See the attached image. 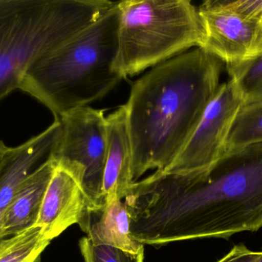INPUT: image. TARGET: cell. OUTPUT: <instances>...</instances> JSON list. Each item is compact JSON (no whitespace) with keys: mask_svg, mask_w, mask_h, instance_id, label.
Listing matches in <instances>:
<instances>
[{"mask_svg":"<svg viewBox=\"0 0 262 262\" xmlns=\"http://www.w3.org/2000/svg\"><path fill=\"white\" fill-rule=\"evenodd\" d=\"M124 204L140 244L229 238L262 227V143L226 151L186 175L156 171L131 186Z\"/></svg>","mask_w":262,"mask_h":262,"instance_id":"obj_1","label":"cell"},{"mask_svg":"<svg viewBox=\"0 0 262 262\" xmlns=\"http://www.w3.org/2000/svg\"><path fill=\"white\" fill-rule=\"evenodd\" d=\"M223 62L201 48L154 66L132 85L124 105L134 182L163 172L180 153L220 86Z\"/></svg>","mask_w":262,"mask_h":262,"instance_id":"obj_2","label":"cell"},{"mask_svg":"<svg viewBox=\"0 0 262 262\" xmlns=\"http://www.w3.org/2000/svg\"><path fill=\"white\" fill-rule=\"evenodd\" d=\"M118 3L95 23L38 58L20 89L59 118L107 95L123 77L114 69L118 53Z\"/></svg>","mask_w":262,"mask_h":262,"instance_id":"obj_3","label":"cell"},{"mask_svg":"<svg viewBox=\"0 0 262 262\" xmlns=\"http://www.w3.org/2000/svg\"><path fill=\"white\" fill-rule=\"evenodd\" d=\"M108 0H0V100L38 58L101 18Z\"/></svg>","mask_w":262,"mask_h":262,"instance_id":"obj_4","label":"cell"},{"mask_svg":"<svg viewBox=\"0 0 262 262\" xmlns=\"http://www.w3.org/2000/svg\"><path fill=\"white\" fill-rule=\"evenodd\" d=\"M118 7L114 69L124 78L203 44L198 9L189 0H125Z\"/></svg>","mask_w":262,"mask_h":262,"instance_id":"obj_5","label":"cell"},{"mask_svg":"<svg viewBox=\"0 0 262 262\" xmlns=\"http://www.w3.org/2000/svg\"><path fill=\"white\" fill-rule=\"evenodd\" d=\"M58 119L61 129L52 161L79 180L89 201L88 209H99L104 205L102 185L107 130L104 110L83 106Z\"/></svg>","mask_w":262,"mask_h":262,"instance_id":"obj_6","label":"cell"},{"mask_svg":"<svg viewBox=\"0 0 262 262\" xmlns=\"http://www.w3.org/2000/svg\"><path fill=\"white\" fill-rule=\"evenodd\" d=\"M243 105V96L233 81L220 85L192 135L162 172L186 175L215 164L226 151L234 120Z\"/></svg>","mask_w":262,"mask_h":262,"instance_id":"obj_7","label":"cell"},{"mask_svg":"<svg viewBox=\"0 0 262 262\" xmlns=\"http://www.w3.org/2000/svg\"><path fill=\"white\" fill-rule=\"evenodd\" d=\"M204 38L201 49L226 64L262 55V19L235 12L223 0H209L198 8Z\"/></svg>","mask_w":262,"mask_h":262,"instance_id":"obj_8","label":"cell"},{"mask_svg":"<svg viewBox=\"0 0 262 262\" xmlns=\"http://www.w3.org/2000/svg\"><path fill=\"white\" fill-rule=\"evenodd\" d=\"M89 201L79 180L71 172L57 166L46 189L35 226L49 241L68 228L79 224Z\"/></svg>","mask_w":262,"mask_h":262,"instance_id":"obj_9","label":"cell"},{"mask_svg":"<svg viewBox=\"0 0 262 262\" xmlns=\"http://www.w3.org/2000/svg\"><path fill=\"white\" fill-rule=\"evenodd\" d=\"M61 123H54L44 132L17 147H9L0 164V219L21 185L52 159Z\"/></svg>","mask_w":262,"mask_h":262,"instance_id":"obj_10","label":"cell"},{"mask_svg":"<svg viewBox=\"0 0 262 262\" xmlns=\"http://www.w3.org/2000/svg\"><path fill=\"white\" fill-rule=\"evenodd\" d=\"M107 149L103 175L102 197L104 204L128 195L134 183L132 177V149L125 106H121L106 117Z\"/></svg>","mask_w":262,"mask_h":262,"instance_id":"obj_11","label":"cell"},{"mask_svg":"<svg viewBox=\"0 0 262 262\" xmlns=\"http://www.w3.org/2000/svg\"><path fill=\"white\" fill-rule=\"evenodd\" d=\"M55 167L51 159L21 185L2 215L0 239L35 227Z\"/></svg>","mask_w":262,"mask_h":262,"instance_id":"obj_12","label":"cell"},{"mask_svg":"<svg viewBox=\"0 0 262 262\" xmlns=\"http://www.w3.org/2000/svg\"><path fill=\"white\" fill-rule=\"evenodd\" d=\"M78 225L95 244L114 246L133 253L144 248L131 236L127 207L117 197L99 209H87Z\"/></svg>","mask_w":262,"mask_h":262,"instance_id":"obj_13","label":"cell"},{"mask_svg":"<svg viewBox=\"0 0 262 262\" xmlns=\"http://www.w3.org/2000/svg\"><path fill=\"white\" fill-rule=\"evenodd\" d=\"M50 243L37 226L3 238L0 239V262H38Z\"/></svg>","mask_w":262,"mask_h":262,"instance_id":"obj_14","label":"cell"},{"mask_svg":"<svg viewBox=\"0 0 262 262\" xmlns=\"http://www.w3.org/2000/svg\"><path fill=\"white\" fill-rule=\"evenodd\" d=\"M261 143L262 102L243 105L234 120L225 152Z\"/></svg>","mask_w":262,"mask_h":262,"instance_id":"obj_15","label":"cell"},{"mask_svg":"<svg viewBox=\"0 0 262 262\" xmlns=\"http://www.w3.org/2000/svg\"><path fill=\"white\" fill-rule=\"evenodd\" d=\"M226 67L244 105L262 102V55L245 63L226 64Z\"/></svg>","mask_w":262,"mask_h":262,"instance_id":"obj_16","label":"cell"},{"mask_svg":"<svg viewBox=\"0 0 262 262\" xmlns=\"http://www.w3.org/2000/svg\"><path fill=\"white\" fill-rule=\"evenodd\" d=\"M79 248L84 262H143L144 248L137 253L107 245L95 244L89 238H81Z\"/></svg>","mask_w":262,"mask_h":262,"instance_id":"obj_17","label":"cell"},{"mask_svg":"<svg viewBox=\"0 0 262 262\" xmlns=\"http://www.w3.org/2000/svg\"><path fill=\"white\" fill-rule=\"evenodd\" d=\"M217 262H262V251L253 252L243 245H238Z\"/></svg>","mask_w":262,"mask_h":262,"instance_id":"obj_18","label":"cell"},{"mask_svg":"<svg viewBox=\"0 0 262 262\" xmlns=\"http://www.w3.org/2000/svg\"><path fill=\"white\" fill-rule=\"evenodd\" d=\"M9 148L4 144V143L2 140H0V164H1L2 161H3V158H4L5 155L7 152Z\"/></svg>","mask_w":262,"mask_h":262,"instance_id":"obj_19","label":"cell"}]
</instances>
